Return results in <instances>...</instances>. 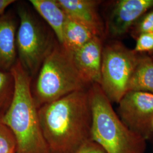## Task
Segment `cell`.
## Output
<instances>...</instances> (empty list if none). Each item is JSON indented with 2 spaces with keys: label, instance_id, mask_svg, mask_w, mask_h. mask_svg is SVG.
Returning <instances> with one entry per match:
<instances>
[{
  "label": "cell",
  "instance_id": "cell-1",
  "mask_svg": "<svg viewBox=\"0 0 153 153\" xmlns=\"http://www.w3.org/2000/svg\"><path fill=\"white\" fill-rule=\"evenodd\" d=\"M88 90L71 93L39 108L40 124L49 153H76L91 141Z\"/></svg>",
  "mask_w": 153,
  "mask_h": 153
},
{
  "label": "cell",
  "instance_id": "cell-2",
  "mask_svg": "<svg viewBox=\"0 0 153 153\" xmlns=\"http://www.w3.org/2000/svg\"><path fill=\"white\" fill-rule=\"evenodd\" d=\"M10 71L15 80L14 95L0 122L13 133L16 153H49L40 124L38 109L33 98L32 79L18 60Z\"/></svg>",
  "mask_w": 153,
  "mask_h": 153
},
{
  "label": "cell",
  "instance_id": "cell-3",
  "mask_svg": "<svg viewBox=\"0 0 153 153\" xmlns=\"http://www.w3.org/2000/svg\"><path fill=\"white\" fill-rule=\"evenodd\" d=\"M92 114L91 140L106 153H145L146 140L121 120L100 85L88 90Z\"/></svg>",
  "mask_w": 153,
  "mask_h": 153
},
{
  "label": "cell",
  "instance_id": "cell-4",
  "mask_svg": "<svg viewBox=\"0 0 153 153\" xmlns=\"http://www.w3.org/2000/svg\"><path fill=\"white\" fill-rule=\"evenodd\" d=\"M36 76L31 91L38 109L91 86L77 69L71 53L59 43L45 60Z\"/></svg>",
  "mask_w": 153,
  "mask_h": 153
},
{
  "label": "cell",
  "instance_id": "cell-5",
  "mask_svg": "<svg viewBox=\"0 0 153 153\" xmlns=\"http://www.w3.org/2000/svg\"><path fill=\"white\" fill-rule=\"evenodd\" d=\"M18 14L19 24L16 35L17 60L33 79L59 43L53 31L30 9L19 6Z\"/></svg>",
  "mask_w": 153,
  "mask_h": 153
},
{
  "label": "cell",
  "instance_id": "cell-6",
  "mask_svg": "<svg viewBox=\"0 0 153 153\" xmlns=\"http://www.w3.org/2000/svg\"><path fill=\"white\" fill-rule=\"evenodd\" d=\"M139 55L117 41L103 46L99 85L112 103L118 104L128 92Z\"/></svg>",
  "mask_w": 153,
  "mask_h": 153
},
{
  "label": "cell",
  "instance_id": "cell-7",
  "mask_svg": "<svg viewBox=\"0 0 153 153\" xmlns=\"http://www.w3.org/2000/svg\"><path fill=\"white\" fill-rule=\"evenodd\" d=\"M118 104L117 115L130 130L146 141L153 139V94L130 91Z\"/></svg>",
  "mask_w": 153,
  "mask_h": 153
},
{
  "label": "cell",
  "instance_id": "cell-8",
  "mask_svg": "<svg viewBox=\"0 0 153 153\" xmlns=\"http://www.w3.org/2000/svg\"><path fill=\"white\" fill-rule=\"evenodd\" d=\"M153 8V0H119L109 9L105 25V34L121 37L147 11Z\"/></svg>",
  "mask_w": 153,
  "mask_h": 153
},
{
  "label": "cell",
  "instance_id": "cell-9",
  "mask_svg": "<svg viewBox=\"0 0 153 153\" xmlns=\"http://www.w3.org/2000/svg\"><path fill=\"white\" fill-rule=\"evenodd\" d=\"M102 39L95 36L79 49L71 53L77 69L90 86L100 83L103 49Z\"/></svg>",
  "mask_w": 153,
  "mask_h": 153
},
{
  "label": "cell",
  "instance_id": "cell-10",
  "mask_svg": "<svg viewBox=\"0 0 153 153\" xmlns=\"http://www.w3.org/2000/svg\"><path fill=\"white\" fill-rule=\"evenodd\" d=\"M67 16L88 26L97 36L103 39L105 28L99 14V5L95 0H56Z\"/></svg>",
  "mask_w": 153,
  "mask_h": 153
},
{
  "label": "cell",
  "instance_id": "cell-11",
  "mask_svg": "<svg viewBox=\"0 0 153 153\" xmlns=\"http://www.w3.org/2000/svg\"><path fill=\"white\" fill-rule=\"evenodd\" d=\"M18 22L11 13L0 18V70L10 71L17 61L16 35Z\"/></svg>",
  "mask_w": 153,
  "mask_h": 153
},
{
  "label": "cell",
  "instance_id": "cell-12",
  "mask_svg": "<svg viewBox=\"0 0 153 153\" xmlns=\"http://www.w3.org/2000/svg\"><path fill=\"white\" fill-rule=\"evenodd\" d=\"M30 3L47 22L59 44H62L67 15L56 0H30Z\"/></svg>",
  "mask_w": 153,
  "mask_h": 153
},
{
  "label": "cell",
  "instance_id": "cell-13",
  "mask_svg": "<svg viewBox=\"0 0 153 153\" xmlns=\"http://www.w3.org/2000/svg\"><path fill=\"white\" fill-rule=\"evenodd\" d=\"M95 36H98L88 26L67 16L61 44L71 53L79 49Z\"/></svg>",
  "mask_w": 153,
  "mask_h": 153
},
{
  "label": "cell",
  "instance_id": "cell-14",
  "mask_svg": "<svg viewBox=\"0 0 153 153\" xmlns=\"http://www.w3.org/2000/svg\"><path fill=\"white\" fill-rule=\"evenodd\" d=\"M153 94V60L152 57L140 54L128 85V91Z\"/></svg>",
  "mask_w": 153,
  "mask_h": 153
},
{
  "label": "cell",
  "instance_id": "cell-15",
  "mask_svg": "<svg viewBox=\"0 0 153 153\" xmlns=\"http://www.w3.org/2000/svg\"><path fill=\"white\" fill-rule=\"evenodd\" d=\"M15 91V80L11 71L0 70V118L11 104Z\"/></svg>",
  "mask_w": 153,
  "mask_h": 153
},
{
  "label": "cell",
  "instance_id": "cell-16",
  "mask_svg": "<svg viewBox=\"0 0 153 153\" xmlns=\"http://www.w3.org/2000/svg\"><path fill=\"white\" fill-rule=\"evenodd\" d=\"M17 153L16 139L10 129L0 122V153Z\"/></svg>",
  "mask_w": 153,
  "mask_h": 153
},
{
  "label": "cell",
  "instance_id": "cell-17",
  "mask_svg": "<svg viewBox=\"0 0 153 153\" xmlns=\"http://www.w3.org/2000/svg\"><path fill=\"white\" fill-rule=\"evenodd\" d=\"M133 32L136 38L141 33H153V10L146 13L137 21Z\"/></svg>",
  "mask_w": 153,
  "mask_h": 153
},
{
  "label": "cell",
  "instance_id": "cell-18",
  "mask_svg": "<svg viewBox=\"0 0 153 153\" xmlns=\"http://www.w3.org/2000/svg\"><path fill=\"white\" fill-rule=\"evenodd\" d=\"M133 51L138 54L153 51V33L140 34L136 38V44Z\"/></svg>",
  "mask_w": 153,
  "mask_h": 153
},
{
  "label": "cell",
  "instance_id": "cell-19",
  "mask_svg": "<svg viewBox=\"0 0 153 153\" xmlns=\"http://www.w3.org/2000/svg\"><path fill=\"white\" fill-rule=\"evenodd\" d=\"M76 153H106L98 144L90 141L84 145Z\"/></svg>",
  "mask_w": 153,
  "mask_h": 153
},
{
  "label": "cell",
  "instance_id": "cell-20",
  "mask_svg": "<svg viewBox=\"0 0 153 153\" xmlns=\"http://www.w3.org/2000/svg\"><path fill=\"white\" fill-rule=\"evenodd\" d=\"M15 2L14 0H0V18L5 14L6 9Z\"/></svg>",
  "mask_w": 153,
  "mask_h": 153
},
{
  "label": "cell",
  "instance_id": "cell-21",
  "mask_svg": "<svg viewBox=\"0 0 153 153\" xmlns=\"http://www.w3.org/2000/svg\"><path fill=\"white\" fill-rule=\"evenodd\" d=\"M152 130H153V121H152Z\"/></svg>",
  "mask_w": 153,
  "mask_h": 153
},
{
  "label": "cell",
  "instance_id": "cell-22",
  "mask_svg": "<svg viewBox=\"0 0 153 153\" xmlns=\"http://www.w3.org/2000/svg\"><path fill=\"white\" fill-rule=\"evenodd\" d=\"M152 59H153V56H152Z\"/></svg>",
  "mask_w": 153,
  "mask_h": 153
},
{
  "label": "cell",
  "instance_id": "cell-23",
  "mask_svg": "<svg viewBox=\"0 0 153 153\" xmlns=\"http://www.w3.org/2000/svg\"></svg>",
  "mask_w": 153,
  "mask_h": 153
}]
</instances>
